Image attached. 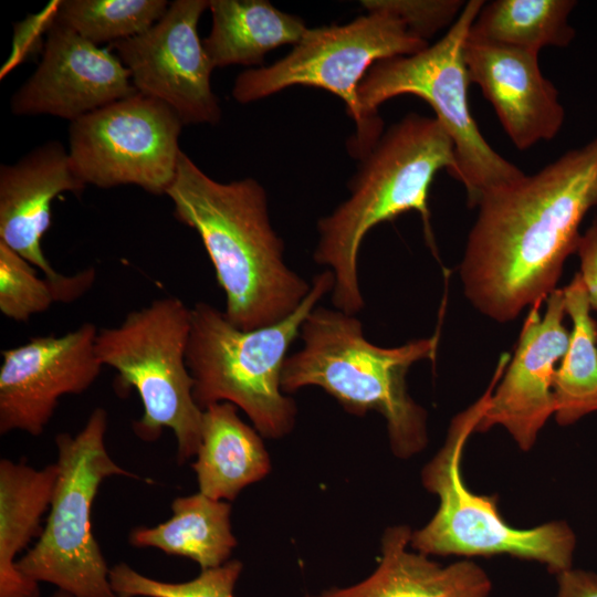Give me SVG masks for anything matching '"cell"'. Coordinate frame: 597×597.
I'll return each mask as SVG.
<instances>
[{"label": "cell", "mask_w": 597, "mask_h": 597, "mask_svg": "<svg viewBox=\"0 0 597 597\" xmlns=\"http://www.w3.org/2000/svg\"><path fill=\"white\" fill-rule=\"evenodd\" d=\"M52 597H74L72 596L71 594L64 591V590H61V589H57L53 595Z\"/></svg>", "instance_id": "cell-31"}, {"label": "cell", "mask_w": 597, "mask_h": 597, "mask_svg": "<svg viewBox=\"0 0 597 597\" xmlns=\"http://www.w3.org/2000/svg\"><path fill=\"white\" fill-rule=\"evenodd\" d=\"M166 0H63L55 21L98 45L139 35L167 11Z\"/></svg>", "instance_id": "cell-26"}, {"label": "cell", "mask_w": 597, "mask_h": 597, "mask_svg": "<svg viewBox=\"0 0 597 597\" xmlns=\"http://www.w3.org/2000/svg\"><path fill=\"white\" fill-rule=\"evenodd\" d=\"M97 328L83 323L61 336H39L1 352L0 433L40 436L64 395L87 390L103 365L95 348Z\"/></svg>", "instance_id": "cell-13"}, {"label": "cell", "mask_w": 597, "mask_h": 597, "mask_svg": "<svg viewBox=\"0 0 597 597\" xmlns=\"http://www.w3.org/2000/svg\"><path fill=\"white\" fill-rule=\"evenodd\" d=\"M182 123L165 103L136 93L70 124L69 157L84 185H135L166 195L181 154Z\"/></svg>", "instance_id": "cell-11"}, {"label": "cell", "mask_w": 597, "mask_h": 597, "mask_svg": "<svg viewBox=\"0 0 597 597\" xmlns=\"http://www.w3.org/2000/svg\"><path fill=\"white\" fill-rule=\"evenodd\" d=\"M563 293L573 325L567 350L554 376V417L558 425L569 426L597 412V322L579 273L563 287Z\"/></svg>", "instance_id": "cell-23"}, {"label": "cell", "mask_w": 597, "mask_h": 597, "mask_svg": "<svg viewBox=\"0 0 597 597\" xmlns=\"http://www.w3.org/2000/svg\"><path fill=\"white\" fill-rule=\"evenodd\" d=\"M212 28L202 45L212 66L262 64L271 50L297 44L307 28L264 0H209Z\"/></svg>", "instance_id": "cell-21"}, {"label": "cell", "mask_w": 597, "mask_h": 597, "mask_svg": "<svg viewBox=\"0 0 597 597\" xmlns=\"http://www.w3.org/2000/svg\"><path fill=\"white\" fill-rule=\"evenodd\" d=\"M541 303L532 305L514 355L502 381L493 388L475 430L483 432L501 426L523 451L532 449L555 413L554 376L569 342L563 289L548 294L544 314L540 312Z\"/></svg>", "instance_id": "cell-14"}, {"label": "cell", "mask_w": 597, "mask_h": 597, "mask_svg": "<svg viewBox=\"0 0 597 597\" xmlns=\"http://www.w3.org/2000/svg\"><path fill=\"white\" fill-rule=\"evenodd\" d=\"M311 283L310 293L291 315L252 331L239 329L209 303L191 307L187 366L193 398L202 410L231 402L261 436L279 439L291 432L297 409L282 390L283 366L303 322L334 289V274L327 269Z\"/></svg>", "instance_id": "cell-5"}, {"label": "cell", "mask_w": 597, "mask_h": 597, "mask_svg": "<svg viewBox=\"0 0 597 597\" xmlns=\"http://www.w3.org/2000/svg\"><path fill=\"white\" fill-rule=\"evenodd\" d=\"M191 464L199 492L210 499L234 500L271 469L260 433L244 423L238 407L217 402L203 409L201 442Z\"/></svg>", "instance_id": "cell-19"}, {"label": "cell", "mask_w": 597, "mask_h": 597, "mask_svg": "<svg viewBox=\"0 0 597 597\" xmlns=\"http://www.w3.org/2000/svg\"><path fill=\"white\" fill-rule=\"evenodd\" d=\"M243 565L237 559L202 569L193 579L168 583L147 577L119 563L109 569V583L117 597H233Z\"/></svg>", "instance_id": "cell-27"}, {"label": "cell", "mask_w": 597, "mask_h": 597, "mask_svg": "<svg viewBox=\"0 0 597 597\" xmlns=\"http://www.w3.org/2000/svg\"><path fill=\"white\" fill-rule=\"evenodd\" d=\"M166 196L176 219L199 234L232 325L242 331L269 326L301 305L312 283L286 265L265 190L255 179L217 181L181 151Z\"/></svg>", "instance_id": "cell-2"}, {"label": "cell", "mask_w": 597, "mask_h": 597, "mask_svg": "<svg viewBox=\"0 0 597 597\" xmlns=\"http://www.w3.org/2000/svg\"><path fill=\"white\" fill-rule=\"evenodd\" d=\"M484 2H465L446 34L425 50L375 63L358 87L364 121L379 135H383L384 122L378 107L384 102L411 94L432 107L434 117L453 142L457 160L453 178L464 186L470 208L476 207L488 191L525 175L485 140L469 106L471 83L464 61V45Z\"/></svg>", "instance_id": "cell-6"}, {"label": "cell", "mask_w": 597, "mask_h": 597, "mask_svg": "<svg viewBox=\"0 0 597 597\" xmlns=\"http://www.w3.org/2000/svg\"><path fill=\"white\" fill-rule=\"evenodd\" d=\"M172 515L154 527H136L128 536L138 548H158L166 554L182 556L198 563L202 569L228 562L237 540L231 531V505L198 492L176 498Z\"/></svg>", "instance_id": "cell-22"}, {"label": "cell", "mask_w": 597, "mask_h": 597, "mask_svg": "<svg viewBox=\"0 0 597 597\" xmlns=\"http://www.w3.org/2000/svg\"><path fill=\"white\" fill-rule=\"evenodd\" d=\"M302 347L287 356L283 392L315 386L349 413L374 410L386 420L392 452L407 459L427 444V413L407 390V373L420 360H433L439 334L396 347L369 342L362 322L337 308L316 306L301 326Z\"/></svg>", "instance_id": "cell-4"}, {"label": "cell", "mask_w": 597, "mask_h": 597, "mask_svg": "<svg viewBox=\"0 0 597 597\" xmlns=\"http://www.w3.org/2000/svg\"><path fill=\"white\" fill-rule=\"evenodd\" d=\"M575 0H494L475 17L469 38L534 53L545 46L567 48L576 31L569 24Z\"/></svg>", "instance_id": "cell-24"}, {"label": "cell", "mask_w": 597, "mask_h": 597, "mask_svg": "<svg viewBox=\"0 0 597 597\" xmlns=\"http://www.w3.org/2000/svg\"><path fill=\"white\" fill-rule=\"evenodd\" d=\"M576 254L579 259V275L587 290L591 310L597 311V220L582 233Z\"/></svg>", "instance_id": "cell-29"}, {"label": "cell", "mask_w": 597, "mask_h": 597, "mask_svg": "<svg viewBox=\"0 0 597 597\" xmlns=\"http://www.w3.org/2000/svg\"><path fill=\"white\" fill-rule=\"evenodd\" d=\"M209 0H176L144 33L111 43L138 93L168 105L184 125L217 124L219 101L211 88L212 66L198 35Z\"/></svg>", "instance_id": "cell-12"}, {"label": "cell", "mask_w": 597, "mask_h": 597, "mask_svg": "<svg viewBox=\"0 0 597 597\" xmlns=\"http://www.w3.org/2000/svg\"><path fill=\"white\" fill-rule=\"evenodd\" d=\"M107 413L95 408L75 436L55 437L57 476L49 516L36 543L15 563L36 583L74 597H117L93 534L92 507L102 482L113 475L139 479L118 465L105 444Z\"/></svg>", "instance_id": "cell-9"}, {"label": "cell", "mask_w": 597, "mask_h": 597, "mask_svg": "<svg viewBox=\"0 0 597 597\" xmlns=\"http://www.w3.org/2000/svg\"><path fill=\"white\" fill-rule=\"evenodd\" d=\"M464 61L470 83L481 88L517 149L558 134L565 109L557 88L541 71L538 53L468 36Z\"/></svg>", "instance_id": "cell-16"}, {"label": "cell", "mask_w": 597, "mask_h": 597, "mask_svg": "<svg viewBox=\"0 0 597 597\" xmlns=\"http://www.w3.org/2000/svg\"><path fill=\"white\" fill-rule=\"evenodd\" d=\"M56 476V463L35 469L22 461H0V597H40L39 583L20 573L15 563L42 532Z\"/></svg>", "instance_id": "cell-20"}, {"label": "cell", "mask_w": 597, "mask_h": 597, "mask_svg": "<svg viewBox=\"0 0 597 597\" xmlns=\"http://www.w3.org/2000/svg\"><path fill=\"white\" fill-rule=\"evenodd\" d=\"M446 169L452 177L454 145L436 117L409 113L381 135L362 160L350 182V196L317 222L320 239L314 261L334 274V307L356 315L364 307L358 280V254L375 226L415 210L425 238L434 252L428 196L434 176Z\"/></svg>", "instance_id": "cell-3"}, {"label": "cell", "mask_w": 597, "mask_h": 597, "mask_svg": "<svg viewBox=\"0 0 597 597\" xmlns=\"http://www.w3.org/2000/svg\"><path fill=\"white\" fill-rule=\"evenodd\" d=\"M596 206L597 136L484 193L459 268L467 298L499 323L542 302L557 289Z\"/></svg>", "instance_id": "cell-1"}, {"label": "cell", "mask_w": 597, "mask_h": 597, "mask_svg": "<svg viewBox=\"0 0 597 597\" xmlns=\"http://www.w3.org/2000/svg\"><path fill=\"white\" fill-rule=\"evenodd\" d=\"M84 185L74 174L69 151L48 142L11 165L0 167V242L15 251L45 277L57 273L42 250L51 226V205L63 192L80 193Z\"/></svg>", "instance_id": "cell-17"}, {"label": "cell", "mask_w": 597, "mask_h": 597, "mask_svg": "<svg viewBox=\"0 0 597 597\" xmlns=\"http://www.w3.org/2000/svg\"><path fill=\"white\" fill-rule=\"evenodd\" d=\"M555 597H597V574L569 568L556 575Z\"/></svg>", "instance_id": "cell-30"}, {"label": "cell", "mask_w": 597, "mask_h": 597, "mask_svg": "<svg viewBox=\"0 0 597 597\" xmlns=\"http://www.w3.org/2000/svg\"><path fill=\"white\" fill-rule=\"evenodd\" d=\"M412 531L388 527L381 538V558L364 580L331 588L314 597H489L492 583L471 561L442 566L408 549Z\"/></svg>", "instance_id": "cell-18"}, {"label": "cell", "mask_w": 597, "mask_h": 597, "mask_svg": "<svg viewBox=\"0 0 597 597\" xmlns=\"http://www.w3.org/2000/svg\"><path fill=\"white\" fill-rule=\"evenodd\" d=\"M366 10H383L398 18L413 36L427 41L452 25L465 6L462 0H365Z\"/></svg>", "instance_id": "cell-28"}, {"label": "cell", "mask_w": 597, "mask_h": 597, "mask_svg": "<svg viewBox=\"0 0 597 597\" xmlns=\"http://www.w3.org/2000/svg\"><path fill=\"white\" fill-rule=\"evenodd\" d=\"M500 377L496 370L486 391L453 417L443 446L422 469V483L438 496L439 506L423 527L412 532L410 547L425 555L505 554L542 563L557 575L573 567L576 536L568 524L553 521L533 528L513 527L500 514L496 498L470 491L461 474L464 446Z\"/></svg>", "instance_id": "cell-7"}, {"label": "cell", "mask_w": 597, "mask_h": 597, "mask_svg": "<svg viewBox=\"0 0 597 597\" xmlns=\"http://www.w3.org/2000/svg\"><path fill=\"white\" fill-rule=\"evenodd\" d=\"M136 93L116 54L54 21L39 66L13 93L10 107L15 115L46 114L72 123Z\"/></svg>", "instance_id": "cell-15"}, {"label": "cell", "mask_w": 597, "mask_h": 597, "mask_svg": "<svg viewBox=\"0 0 597 597\" xmlns=\"http://www.w3.org/2000/svg\"><path fill=\"white\" fill-rule=\"evenodd\" d=\"M190 315L180 298L159 297L128 313L118 326L100 329L95 342L103 367L115 369L118 385L140 397L144 412L133 423L135 434L155 441L170 429L179 464L197 454L203 416L187 366Z\"/></svg>", "instance_id": "cell-8"}, {"label": "cell", "mask_w": 597, "mask_h": 597, "mask_svg": "<svg viewBox=\"0 0 597 597\" xmlns=\"http://www.w3.org/2000/svg\"><path fill=\"white\" fill-rule=\"evenodd\" d=\"M366 11L343 25L307 29L283 59L240 73L233 84V98L248 104L294 85L326 90L345 102L356 124L347 148L353 157L363 160L381 135L373 132L362 115L360 82L378 61L411 55L429 46L392 14L376 9Z\"/></svg>", "instance_id": "cell-10"}, {"label": "cell", "mask_w": 597, "mask_h": 597, "mask_svg": "<svg viewBox=\"0 0 597 597\" xmlns=\"http://www.w3.org/2000/svg\"><path fill=\"white\" fill-rule=\"evenodd\" d=\"M94 280L92 268L55 280L41 279L29 261L0 242V311L10 320L27 322L54 302H72L81 297Z\"/></svg>", "instance_id": "cell-25"}]
</instances>
